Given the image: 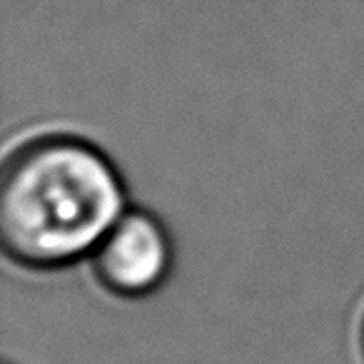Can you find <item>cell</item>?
<instances>
[{
	"instance_id": "cell-3",
	"label": "cell",
	"mask_w": 364,
	"mask_h": 364,
	"mask_svg": "<svg viewBox=\"0 0 364 364\" xmlns=\"http://www.w3.org/2000/svg\"><path fill=\"white\" fill-rule=\"evenodd\" d=\"M359 347H362V357H364V317H362V324H359Z\"/></svg>"
},
{
	"instance_id": "cell-1",
	"label": "cell",
	"mask_w": 364,
	"mask_h": 364,
	"mask_svg": "<svg viewBox=\"0 0 364 364\" xmlns=\"http://www.w3.org/2000/svg\"><path fill=\"white\" fill-rule=\"evenodd\" d=\"M125 210L117 167L82 137H33L3 162L0 245L28 269H60L92 257Z\"/></svg>"
},
{
	"instance_id": "cell-2",
	"label": "cell",
	"mask_w": 364,
	"mask_h": 364,
	"mask_svg": "<svg viewBox=\"0 0 364 364\" xmlns=\"http://www.w3.org/2000/svg\"><path fill=\"white\" fill-rule=\"evenodd\" d=\"M92 267L107 292L137 299L157 292L172 272V240L147 210H125L92 252Z\"/></svg>"
}]
</instances>
